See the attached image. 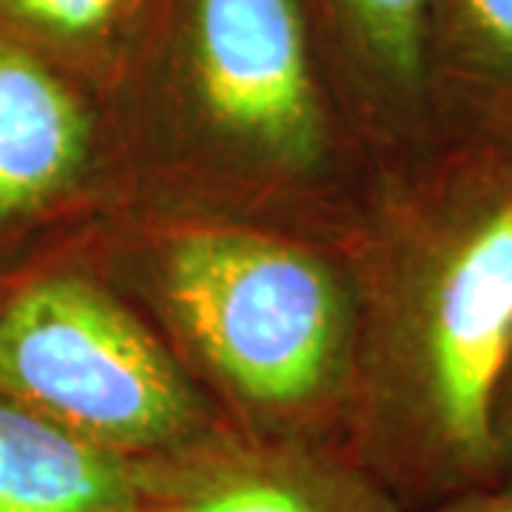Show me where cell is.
<instances>
[{"instance_id": "1", "label": "cell", "mask_w": 512, "mask_h": 512, "mask_svg": "<svg viewBox=\"0 0 512 512\" xmlns=\"http://www.w3.org/2000/svg\"><path fill=\"white\" fill-rule=\"evenodd\" d=\"M342 248L359 308L348 453L410 512L498 487L512 163L458 140L376 163Z\"/></svg>"}, {"instance_id": "2", "label": "cell", "mask_w": 512, "mask_h": 512, "mask_svg": "<svg viewBox=\"0 0 512 512\" xmlns=\"http://www.w3.org/2000/svg\"><path fill=\"white\" fill-rule=\"evenodd\" d=\"M106 106L131 205L342 242L376 168L302 0H151Z\"/></svg>"}, {"instance_id": "3", "label": "cell", "mask_w": 512, "mask_h": 512, "mask_svg": "<svg viewBox=\"0 0 512 512\" xmlns=\"http://www.w3.org/2000/svg\"><path fill=\"white\" fill-rule=\"evenodd\" d=\"M80 239L234 427L348 450L359 308L342 242L131 202Z\"/></svg>"}, {"instance_id": "4", "label": "cell", "mask_w": 512, "mask_h": 512, "mask_svg": "<svg viewBox=\"0 0 512 512\" xmlns=\"http://www.w3.org/2000/svg\"><path fill=\"white\" fill-rule=\"evenodd\" d=\"M0 396L131 461L231 424L83 248L0 276Z\"/></svg>"}, {"instance_id": "5", "label": "cell", "mask_w": 512, "mask_h": 512, "mask_svg": "<svg viewBox=\"0 0 512 512\" xmlns=\"http://www.w3.org/2000/svg\"><path fill=\"white\" fill-rule=\"evenodd\" d=\"M123 202L106 94L0 32V254Z\"/></svg>"}, {"instance_id": "6", "label": "cell", "mask_w": 512, "mask_h": 512, "mask_svg": "<svg viewBox=\"0 0 512 512\" xmlns=\"http://www.w3.org/2000/svg\"><path fill=\"white\" fill-rule=\"evenodd\" d=\"M137 512H410L342 447L222 424L137 458Z\"/></svg>"}, {"instance_id": "7", "label": "cell", "mask_w": 512, "mask_h": 512, "mask_svg": "<svg viewBox=\"0 0 512 512\" xmlns=\"http://www.w3.org/2000/svg\"><path fill=\"white\" fill-rule=\"evenodd\" d=\"M333 92L373 163L439 140L427 92L430 0H302Z\"/></svg>"}, {"instance_id": "8", "label": "cell", "mask_w": 512, "mask_h": 512, "mask_svg": "<svg viewBox=\"0 0 512 512\" xmlns=\"http://www.w3.org/2000/svg\"><path fill=\"white\" fill-rule=\"evenodd\" d=\"M427 92L439 140L512 163V0H430Z\"/></svg>"}, {"instance_id": "9", "label": "cell", "mask_w": 512, "mask_h": 512, "mask_svg": "<svg viewBox=\"0 0 512 512\" xmlns=\"http://www.w3.org/2000/svg\"><path fill=\"white\" fill-rule=\"evenodd\" d=\"M0 512H137L134 461L0 396Z\"/></svg>"}, {"instance_id": "10", "label": "cell", "mask_w": 512, "mask_h": 512, "mask_svg": "<svg viewBox=\"0 0 512 512\" xmlns=\"http://www.w3.org/2000/svg\"><path fill=\"white\" fill-rule=\"evenodd\" d=\"M151 0H0V32L106 94Z\"/></svg>"}, {"instance_id": "11", "label": "cell", "mask_w": 512, "mask_h": 512, "mask_svg": "<svg viewBox=\"0 0 512 512\" xmlns=\"http://www.w3.org/2000/svg\"><path fill=\"white\" fill-rule=\"evenodd\" d=\"M495 447H498V487H512V362L495 402Z\"/></svg>"}, {"instance_id": "12", "label": "cell", "mask_w": 512, "mask_h": 512, "mask_svg": "<svg viewBox=\"0 0 512 512\" xmlns=\"http://www.w3.org/2000/svg\"><path fill=\"white\" fill-rule=\"evenodd\" d=\"M424 512H512V487H490L458 495Z\"/></svg>"}]
</instances>
